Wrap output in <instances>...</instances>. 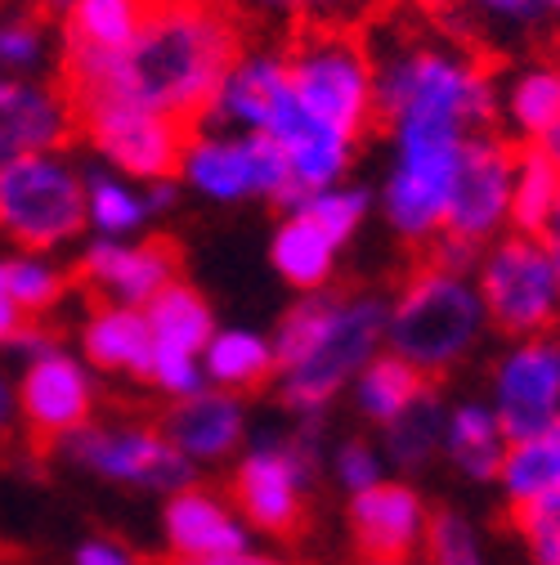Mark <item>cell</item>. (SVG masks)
<instances>
[{
  "label": "cell",
  "mask_w": 560,
  "mask_h": 565,
  "mask_svg": "<svg viewBox=\"0 0 560 565\" xmlns=\"http://www.w3.org/2000/svg\"><path fill=\"white\" fill-rule=\"evenodd\" d=\"M243 32L225 0H149L130 45L90 67H63L73 104L126 99L197 126L243 54Z\"/></svg>",
  "instance_id": "cell-1"
},
{
  "label": "cell",
  "mask_w": 560,
  "mask_h": 565,
  "mask_svg": "<svg viewBox=\"0 0 560 565\" xmlns=\"http://www.w3.org/2000/svg\"><path fill=\"white\" fill-rule=\"evenodd\" d=\"M377 54V121L386 135H457L498 126V77L453 36L408 32Z\"/></svg>",
  "instance_id": "cell-2"
},
{
  "label": "cell",
  "mask_w": 560,
  "mask_h": 565,
  "mask_svg": "<svg viewBox=\"0 0 560 565\" xmlns=\"http://www.w3.org/2000/svg\"><path fill=\"white\" fill-rule=\"evenodd\" d=\"M386 297L305 292L273 332V382L297 422H319L359 369L386 350Z\"/></svg>",
  "instance_id": "cell-3"
},
{
  "label": "cell",
  "mask_w": 560,
  "mask_h": 565,
  "mask_svg": "<svg viewBox=\"0 0 560 565\" xmlns=\"http://www.w3.org/2000/svg\"><path fill=\"white\" fill-rule=\"evenodd\" d=\"M488 319L475 292V278L427 260L403 278L386 306V350L408 360L422 377H449L484 341Z\"/></svg>",
  "instance_id": "cell-4"
},
{
  "label": "cell",
  "mask_w": 560,
  "mask_h": 565,
  "mask_svg": "<svg viewBox=\"0 0 560 565\" xmlns=\"http://www.w3.org/2000/svg\"><path fill=\"white\" fill-rule=\"evenodd\" d=\"M297 104L349 145L377 126V54L349 28H310L288 50Z\"/></svg>",
  "instance_id": "cell-5"
},
{
  "label": "cell",
  "mask_w": 560,
  "mask_h": 565,
  "mask_svg": "<svg viewBox=\"0 0 560 565\" xmlns=\"http://www.w3.org/2000/svg\"><path fill=\"white\" fill-rule=\"evenodd\" d=\"M471 278L488 332H503L507 341L560 332V274L542 238L507 230L475 256Z\"/></svg>",
  "instance_id": "cell-6"
},
{
  "label": "cell",
  "mask_w": 560,
  "mask_h": 565,
  "mask_svg": "<svg viewBox=\"0 0 560 565\" xmlns=\"http://www.w3.org/2000/svg\"><path fill=\"white\" fill-rule=\"evenodd\" d=\"M86 230V175L58 153L0 167V234L23 252H58Z\"/></svg>",
  "instance_id": "cell-7"
},
{
  "label": "cell",
  "mask_w": 560,
  "mask_h": 565,
  "mask_svg": "<svg viewBox=\"0 0 560 565\" xmlns=\"http://www.w3.org/2000/svg\"><path fill=\"white\" fill-rule=\"evenodd\" d=\"M175 180H184L206 202H225V206L247 202V198H265L278 206L297 202L288 158L273 139L247 135V130H225L212 121L189 126Z\"/></svg>",
  "instance_id": "cell-8"
},
{
  "label": "cell",
  "mask_w": 560,
  "mask_h": 565,
  "mask_svg": "<svg viewBox=\"0 0 560 565\" xmlns=\"http://www.w3.org/2000/svg\"><path fill=\"white\" fill-rule=\"evenodd\" d=\"M466 139L457 135H390V167L381 180V216L386 225L412 243L431 247L444 234L453 175L462 167Z\"/></svg>",
  "instance_id": "cell-9"
},
{
  "label": "cell",
  "mask_w": 560,
  "mask_h": 565,
  "mask_svg": "<svg viewBox=\"0 0 560 565\" xmlns=\"http://www.w3.org/2000/svg\"><path fill=\"white\" fill-rule=\"evenodd\" d=\"M314 422L297 431L260 436L234 471V508L260 534H297L305 521V499L314 480Z\"/></svg>",
  "instance_id": "cell-10"
},
{
  "label": "cell",
  "mask_w": 560,
  "mask_h": 565,
  "mask_svg": "<svg viewBox=\"0 0 560 565\" xmlns=\"http://www.w3.org/2000/svg\"><path fill=\"white\" fill-rule=\"evenodd\" d=\"M77 121L90 139V149L108 162V171H117L126 180H139V184L175 180L189 126H180L162 113H149L139 104H126V99L77 104Z\"/></svg>",
  "instance_id": "cell-11"
},
{
  "label": "cell",
  "mask_w": 560,
  "mask_h": 565,
  "mask_svg": "<svg viewBox=\"0 0 560 565\" xmlns=\"http://www.w3.org/2000/svg\"><path fill=\"white\" fill-rule=\"evenodd\" d=\"M63 454L99 480H112L126 489H158L166 499L193 484V467L175 454L166 431L139 427V422H117V427L90 422V427L63 440Z\"/></svg>",
  "instance_id": "cell-12"
},
{
  "label": "cell",
  "mask_w": 560,
  "mask_h": 565,
  "mask_svg": "<svg viewBox=\"0 0 560 565\" xmlns=\"http://www.w3.org/2000/svg\"><path fill=\"white\" fill-rule=\"evenodd\" d=\"M511 167H516V149L498 130L471 135L462 149V167L453 175L449 216H444L440 238L466 243L475 252L503 238L511 230Z\"/></svg>",
  "instance_id": "cell-13"
},
{
  "label": "cell",
  "mask_w": 560,
  "mask_h": 565,
  "mask_svg": "<svg viewBox=\"0 0 560 565\" xmlns=\"http://www.w3.org/2000/svg\"><path fill=\"white\" fill-rule=\"evenodd\" d=\"M488 408L507 440L534 436L560 422V332L507 341L488 369Z\"/></svg>",
  "instance_id": "cell-14"
},
{
  "label": "cell",
  "mask_w": 560,
  "mask_h": 565,
  "mask_svg": "<svg viewBox=\"0 0 560 565\" xmlns=\"http://www.w3.org/2000/svg\"><path fill=\"white\" fill-rule=\"evenodd\" d=\"M149 337H153V360H149V386L162 391L166 399L197 395L206 386L202 373V350L216 337V315L206 306L202 292H193L189 282H171L166 292H158L144 306Z\"/></svg>",
  "instance_id": "cell-15"
},
{
  "label": "cell",
  "mask_w": 560,
  "mask_h": 565,
  "mask_svg": "<svg viewBox=\"0 0 560 565\" xmlns=\"http://www.w3.org/2000/svg\"><path fill=\"white\" fill-rule=\"evenodd\" d=\"M14 399H19V417L28 422V431L36 440L63 445L67 436H77L82 427H90V417H95L90 364L54 341V345L41 350V355L19 364Z\"/></svg>",
  "instance_id": "cell-16"
},
{
  "label": "cell",
  "mask_w": 560,
  "mask_h": 565,
  "mask_svg": "<svg viewBox=\"0 0 560 565\" xmlns=\"http://www.w3.org/2000/svg\"><path fill=\"white\" fill-rule=\"evenodd\" d=\"M82 282L99 306L144 310L158 292L180 282V252L171 238H99L82 256Z\"/></svg>",
  "instance_id": "cell-17"
},
{
  "label": "cell",
  "mask_w": 560,
  "mask_h": 565,
  "mask_svg": "<svg viewBox=\"0 0 560 565\" xmlns=\"http://www.w3.org/2000/svg\"><path fill=\"white\" fill-rule=\"evenodd\" d=\"M431 508L408 480L386 476L364 493H349V534L364 561H412L427 552Z\"/></svg>",
  "instance_id": "cell-18"
},
{
  "label": "cell",
  "mask_w": 560,
  "mask_h": 565,
  "mask_svg": "<svg viewBox=\"0 0 560 565\" xmlns=\"http://www.w3.org/2000/svg\"><path fill=\"white\" fill-rule=\"evenodd\" d=\"M292 77H288V50H243L229 67V77L220 82L212 113L202 121L225 126V130H247V135H269L292 108Z\"/></svg>",
  "instance_id": "cell-19"
},
{
  "label": "cell",
  "mask_w": 560,
  "mask_h": 565,
  "mask_svg": "<svg viewBox=\"0 0 560 565\" xmlns=\"http://www.w3.org/2000/svg\"><path fill=\"white\" fill-rule=\"evenodd\" d=\"M77 126V104L67 90L41 77H14L0 95V167L36 153H58Z\"/></svg>",
  "instance_id": "cell-20"
},
{
  "label": "cell",
  "mask_w": 560,
  "mask_h": 565,
  "mask_svg": "<svg viewBox=\"0 0 560 565\" xmlns=\"http://www.w3.org/2000/svg\"><path fill=\"white\" fill-rule=\"evenodd\" d=\"M166 440L175 445V454L189 467H206V462H225L243 449L247 440V408L234 391L220 386H202L197 395L171 399L166 408Z\"/></svg>",
  "instance_id": "cell-21"
},
{
  "label": "cell",
  "mask_w": 560,
  "mask_h": 565,
  "mask_svg": "<svg viewBox=\"0 0 560 565\" xmlns=\"http://www.w3.org/2000/svg\"><path fill=\"white\" fill-rule=\"evenodd\" d=\"M162 539L175 561H212L251 547V525L212 489H180L162 508Z\"/></svg>",
  "instance_id": "cell-22"
},
{
  "label": "cell",
  "mask_w": 560,
  "mask_h": 565,
  "mask_svg": "<svg viewBox=\"0 0 560 565\" xmlns=\"http://www.w3.org/2000/svg\"><path fill=\"white\" fill-rule=\"evenodd\" d=\"M341 252L345 243L319 221V211L310 202H292L269 243V260L278 278L297 292H327V278L336 274Z\"/></svg>",
  "instance_id": "cell-23"
},
{
  "label": "cell",
  "mask_w": 560,
  "mask_h": 565,
  "mask_svg": "<svg viewBox=\"0 0 560 565\" xmlns=\"http://www.w3.org/2000/svg\"><path fill=\"white\" fill-rule=\"evenodd\" d=\"M149 14V0H73L63 10L67 32V63L63 67H90L130 45Z\"/></svg>",
  "instance_id": "cell-24"
},
{
  "label": "cell",
  "mask_w": 560,
  "mask_h": 565,
  "mask_svg": "<svg viewBox=\"0 0 560 565\" xmlns=\"http://www.w3.org/2000/svg\"><path fill=\"white\" fill-rule=\"evenodd\" d=\"M82 360L99 373H117V377H149V360H153V337H149V319L134 306H95V315L82 328Z\"/></svg>",
  "instance_id": "cell-25"
},
{
  "label": "cell",
  "mask_w": 560,
  "mask_h": 565,
  "mask_svg": "<svg viewBox=\"0 0 560 565\" xmlns=\"http://www.w3.org/2000/svg\"><path fill=\"white\" fill-rule=\"evenodd\" d=\"M498 121L525 145H538L560 121V67L551 58H529L498 82Z\"/></svg>",
  "instance_id": "cell-26"
},
{
  "label": "cell",
  "mask_w": 560,
  "mask_h": 565,
  "mask_svg": "<svg viewBox=\"0 0 560 565\" xmlns=\"http://www.w3.org/2000/svg\"><path fill=\"white\" fill-rule=\"evenodd\" d=\"M440 454L466 480H498V467H503V454H507V431L484 399H462V404L444 408Z\"/></svg>",
  "instance_id": "cell-27"
},
{
  "label": "cell",
  "mask_w": 560,
  "mask_h": 565,
  "mask_svg": "<svg viewBox=\"0 0 560 565\" xmlns=\"http://www.w3.org/2000/svg\"><path fill=\"white\" fill-rule=\"evenodd\" d=\"M349 395H355V408L381 431V427H390L395 417H403L417 399L431 395V377H422L408 360L381 350V355H373L359 369V377L349 382Z\"/></svg>",
  "instance_id": "cell-28"
},
{
  "label": "cell",
  "mask_w": 560,
  "mask_h": 565,
  "mask_svg": "<svg viewBox=\"0 0 560 565\" xmlns=\"http://www.w3.org/2000/svg\"><path fill=\"white\" fill-rule=\"evenodd\" d=\"M494 484L503 489L511 512L556 493L560 489V422L556 427L534 431V436L507 440V454H503V467H498Z\"/></svg>",
  "instance_id": "cell-29"
},
{
  "label": "cell",
  "mask_w": 560,
  "mask_h": 565,
  "mask_svg": "<svg viewBox=\"0 0 560 565\" xmlns=\"http://www.w3.org/2000/svg\"><path fill=\"white\" fill-rule=\"evenodd\" d=\"M278 355H273V337L251 332V328H220L202 350V373L220 391H256L273 377Z\"/></svg>",
  "instance_id": "cell-30"
},
{
  "label": "cell",
  "mask_w": 560,
  "mask_h": 565,
  "mask_svg": "<svg viewBox=\"0 0 560 565\" xmlns=\"http://www.w3.org/2000/svg\"><path fill=\"white\" fill-rule=\"evenodd\" d=\"M149 216V189L139 180H126L108 167L86 175V230H95L99 238H139Z\"/></svg>",
  "instance_id": "cell-31"
},
{
  "label": "cell",
  "mask_w": 560,
  "mask_h": 565,
  "mask_svg": "<svg viewBox=\"0 0 560 565\" xmlns=\"http://www.w3.org/2000/svg\"><path fill=\"white\" fill-rule=\"evenodd\" d=\"M556 198H560L556 162L538 145L516 149V167H511V230L542 238L551 211H556Z\"/></svg>",
  "instance_id": "cell-32"
},
{
  "label": "cell",
  "mask_w": 560,
  "mask_h": 565,
  "mask_svg": "<svg viewBox=\"0 0 560 565\" xmlns=\"http://www.w3.org/2000/svg\"><path fill=\"white\" fill-rule=\"evenodd\" d=\"M444 440V404L435 395L417 399L403 417L381 427V458L395 462V471H417L440 454Z\"/></svg>",
  "instance_id": "cell-33"
},
{
  "label": "cell",
  "mask_w": 560,
  "mask_h": 565,
  "mask_svg": "<svg viewBox=\"0 0 560 565\" xmlns=\"http://www.w3.org/2000/svg\"><path fill=\"white\" fill-rule=\"evenodd\" d=\"M0 265H6V282L28 319L45 315L63 297V269L45 252H14V256H0Z\"/></svg>",
  "instance_id": "cell-34"
},
{
  "label": "cell",
  "mask_w": 560,
  "mask_h": 565,
  "mask_svg": "<svg viewBox=\"0 0 560 565\" xmlns=\"http://www.w3.org/2000/svg\"><path fill=\"white\" fill-rule=\"evenodd\" d=\"M50 58V32L32 14L0 19V73L6 77H36Z\"/></svg>",
  "instance_id": "cell-35"
},
{
  "label": "cell",
  "mask_w": 560,
  "mask_h": 565,
  "mask_svg": "<svg viewBox=\"0 0 560 565\" xmlns=\"http://www.w3.org/2000/svg\"><path fill=\"white\" fill-rule=\"evenodd\" d=\"M516 534L529 565H560V489L529 508H516Z\"/></svg>",
  "instance_id": "cell-36"
},
{
  "label": "cell",
  "mask_w": 560,
  "mask_h": 565,
  "mask_svg": "<svg viewBox=\"0 0 560 565\" xmlns=\"http://www.w3.org/2000/svg\"><path fill=\"white\" fill-rule=\"evenodd\" d=\"M427 556H431V565H488V552L480 543V530L462 512H440L431 521Z\"/></svg>",
  "instance_id": "cell-37"
},
{
  "label": "cell",
  "mask_w": 560,
  "mask_h": 565,
  "mask_svg": "<svg viewBox=\"0 0 560 565\" xmlns=\"http://www.w3.org/2000/svg\"><path fill=\"white\" fill-rule=\"evenodd\" d=\"M238 6L273 19H305L310 28H349L373 0H238Z\"/></svg>",
  "instance_id": "cell-38"
},
{
  "label": "cell",
  "mask_w": 560,
  "mask_h": 565,
  "mask_svg": "<svg viewBox=\"0 0 560 565\" xmlns=\"http://www.w3.org/2000/svg\"><path fill=\"white\" fill-rule=\"evenodd\" d=\"M462 14H471L488 32H498L503 41L525 36L547 19L542 0H462Z\"/></svg>",
  "instance_id": "cell-39"
},
{
  "label": "cell",
  "mask_w": 560,
  "mask_h": 565,
  "mask_svg": "<svg viewBox=\"0 0 560 565\" xmlns=\"http://www.w3.org/2000/svg\"><path fill=\"white\" fill-rule=\"evenodd\" d=\"M386 458H381V445L373 440H341L332 449V480L345 489V493H364L373 489L377 480H386Z\"/></svg>",
  "instance_id": "cell-40"
},
{
  "label": "cell",
  "mask_w": 560,
  "mask_h": 565,
  "mask_svg": "<svg viewBox=\"0 0 560 565\" xmlns=\"http://www.w3.org/2000/svg\"><path fill=\"white\" fill-rule=\"evenodd\" d=\"M73 565H139V561H134V552H130L126 543H117V539H86V543L77 547Z\"/></svg>",
  "instance_id": "cell-41"
},
{
  "label": "cell",
  "mask_w": 560,
  "mask_h": 565,
  "mask_svg": "<svg viewBox=\"0 0 560 565\" xmlns=\"http://www.w3.org/2000/svg\"><path fill=\"white\" fill-rule=\"evenodd\" d=\"M28 323H32V319L19 310V301H14V292H10V282H6V265H0V350H6Z\"/></svg>",
  "instance_id": "cell-42"
},
{
  "label": "cell",
  "mask_w": 560,
  "mask_h": 565,
  "mask_svg": "<svg viewBox=\"0 0 560 565\" xmlns=\"http://www.w3.org/2000/svg\"><path fill=\"white\" fill-rule=\"evenodd\" d=\"M175 565H301L292 556H278V552H256V547H243V552H229V556H212V561H175Z\"/></svg>",
  "instance_id": "cell-43"
},
{
  "label": "cell",
  "mask_w": 560,
  "mask_h": 565,
  "mask_svg": "<svg viewBox=\"0 0 560 565\" xmlns=\"http://www.w3.org/2000/svg\"><path fill=\"white\" fill-rule=\"evenodd\" d=\"M14 417H19V399H14V382L6 377V369H0V440H6L14 431Z\"/></svg>",
  "instance_id": "cell-44"
},
{
  "label": "cell",
  "mask_w": 560,
  "mask_h": 565,
  "mask_svg": "<svg viewBox=\"0 0 560 565\" xmlns=\"http://www.w3.org/2000/svg\"><path fill=\"white\" fill-rule=\"evenodd\" d=\"M403 6L412 14H422V19H453V14H462V0H403Z\"/></svg>",
  "instance_id": "cell-45"
},
{
  "label": "cell",
  "mask_w": 560,
  "mask_h": 565,
  "mask_svg": "<svg viewBox=\"0 0 560 565\" xmlns=\"http://www.w3.org/2000/svg\"><path fill=\"white\" fill-rule=\"evenodd\" d=\"M538 149H542V153L556 162V171H560V121H556V126H551V130L538 139Z\"/></svg>",
  "instance_id": "cell-46"
},
{
  "label": "cell",
  "mask_w": 560,
  "mask_h": 565,
  "mask_svg": "<svg viewBox=\"0 0 560 565\" xmlns=\"http://www.w3.org/2000/svg\"><path fill=\"white\" fill-rule=\"evenodd\" d=\"M542 243H547L551 252H560V198H556V211H551V221H547V230H542Z\"/></svg>",
  "instance_id": "cell-47"
},
{
  "label": "cell",
  "mask_w": 560,
  "mask_h": 565,
  "mask_svg": "<svg viewBox=\"0 0 560 565\" xmlns=\"http://www.w3.org/2000/svg\"><path fill=\"white\" fill-rule=\"evenodd\" d=\"M542 10H547V19H560V0H542Z\"/></svg>",
  "instance_id": "cell-48"
},
{
  "label": "cell",
  "mask_w": 560,
  "mask_h": 565,
  "mask_svg": "<svg viewBox=\"0 0 560 565\" xmlns=\"http://www.w3.org/2000/svg\"><path fill=\"white\" fill-rule=\"evenodd\" d=\"M10 82H14V77H6V73H0V95H6V90H10Z\"/></svg>",
  "instance_id": "cell-49"
},
{
  "label": "cell",
  "mask_w": 560,
  "mask_h": 565,
  "mask_svg": "<svg viewBox=\"0 0 560 565\" xmlns=\"http://www.w3.org/2000/svg\"><path fill=\"white\" fill-rule=\"evenodd\" d=\"M364 565H408V561H364Z\"/></svg>",
  "instance_id": "cell-50"
},
{
  "label": "cell",
  "mask_w": 560,
  "mask_h": 565,
  "mask_svg": "<svg viewBox=\"0 0 560 565\" xmlns=\"http://www.w3.org/2000/svg\"><path fill=\"white\" fill-rule=\"evenodd\" d=\"M551 63H556V67H560V41H556V54H551Z\"/></svg>",
  "instance_id": "cell-51"
},
{
  "label": "cell",
  "mask_w": 560,
  "mask_h": 565,
  "mask_svg": "<svg viewBox=\"0 0 560 565\" xmlns=\"http://www.w3.org/2000/svg\"><path fill=\"white\" fill-rule=\"evenodd\" d=\"M556 274H560V252H556Z\"/></svg>",
  "instance_id": "cell-52"
}]
</instances>
